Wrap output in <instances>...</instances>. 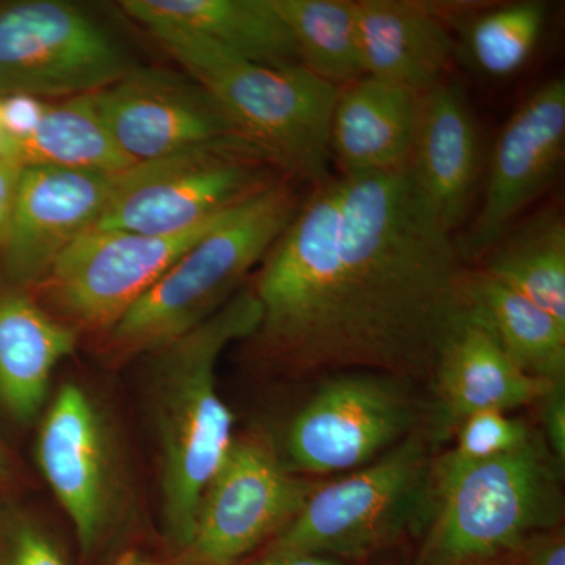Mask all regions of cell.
<instances>
[{"label":"cell","mask_w":565,"mask_h":565,"mask_svg":"<svg viewBox=\"0 0 565 565\" xmlns=\"http://www.w3.org/2000/svg\"><path fill=\"white\" fill-rule=\"evenodd\" d=\"M308 196L253 288L264 352L296 373L433 377L471 315V270L407 166Z\"/></svg>","instance_id":"1"},{"label":"cell","mask_w":565,"mask_h":565,"mask_svg":"<svg viewBox=\"0 0 565 565\" xmlns=\"http://www.w3.org/2000/svg\"><path fill=\"white\" fill-rule=\"evenodd\" d=\"M262 307L241 289L217 313L158 349L152 415L161 448V504L166 537L184 553L204 489L228 455L234 418L217 390L218 360L258 330Z\"/></svg>","instance_id":"2"},{"label":"cell","mask_w":565,"mask_h":565,"mask_svg":"<svg viewBox=\"0 0 565 565\" xmlns=\"http://www.w3.org/2000/svg\"><path fill=\"white\" fill-rule=\"evenodd\" d=\"M564 519L559 463L541 434L456 471L434 468L429 519L414 565H519L535 535Z\"/></svg>","instance_id":"3"},{"label":"cell","mask_w":565,"mask_h":565,"mask_svg":"<svg viewBox=\"0 0 565 565\" xmlns=\"http://www.w3.org/2000/svg\"><path fill=\"white\" fill-rule=\"evenodd\" d=\"M151 33L285 177L311 188L332 178L329 132L338 87L303 66L250 62L193 33Z\"/></svg>","instance_id":"4"},{"label":"cell","mask_w":565,"mask_h":565,"mask_svg":"<svg viewBox=\"0 0 565 565\" xmlns=\"http://www.w3.org/2000/svg\"><path fill=\"white\" fill-rule=\"evenodd\" d=\"M289 178L228 212L111 329L128 352H156L217 313L241 291L300 206Z\"/></svg>","instance_id":"5"},{"label":"cell","mask_w":565,"mask_h":565,"mask_svg":"<svg viewBox=\"0 0 565 565\" xmlns=\"http://www.w3.org/2000/svg\"><path fill=\"white\" fill-rule=\"evenodd\" d=\"M434 459L416 429L374 462L319 484L264 552L311 553L344 563L385 552L429 519Z\"/></svg>","instance_id":"6"},{"label":"cell","mask_w":565,"mask_h":565,"mask_svg":"<svg viewBox=\"0 0 565 565\" xmlns=\"http://www.w3.org/2000/svg\"><path fill=\"white\" fill-rule=\"evenodd\" d=\"M285 178L244 137H223L122 170L92 230L173 236L215 221Z\"/></svg>","instance_id":"7"},{"label":"cell","mask_w":565,"mask_h":565,"mask_svg":"<svg viewBox=\"0 0 565 565\" xmlns=\"http://www.w3.org/2000/svg\"><path fill=\"white\" fill-rule=\"evenodd\" d=\"M319 482L294 473L266 438H234L204 489L191 542V565H239L296 519Z\"/></svg>","instance_id":"8"},{"label":"cell","mask_w":565,"mask_h":565,"mask_svg":"<svg viewBox=\"0 0 565 565\" xmlns=\"http://www.w3.org/2000/svg\"><path fill=\"white\" fill-rule=\"evenodd\" d=\"M408 384L370 371L329 379L289 424L286 465L294 473L332 475L374 462L416 430Z\"/></svg>","instance_id":"9"},{"label":"cell","mask_w":565,"mask_h":565,"mask_svg":"<svg viewBox=\"0 0 565 565\" xmlns=\"http://www.w3.org/2000/svg\"><path fill=\"white\" fill-rule=\"evenodd\" d=\"M132 71L125 51L81 10L52 0L0 10V87L92 95Z\"/></svg>","instance_id":"10"},{"label":"cell","mask_w":565,"mask_h":565,"mask_svg":"<svg viewBox=\"0 0 565 565\" xmlns=\"http://www.w3.org/2000/svg\"><path fill=\"white\" fill-rule=\"evenodd\" d=\"M226 214L173 236L88 230L58 256L44 277L51 299L82 326L114 329Z\"/></svg>","instance_id":"11"},{"label":"cell","mask_w":565,"mask_h":565,"mask_svg":"<svg viewBox=\"0 0 565 565\" xmlns=\"http://www.w3.org/2000/svg\"><path fill=\"white\" fill-rule=\"evenodd\" d=\"M565 150V84L545 82L519 104L494 141L482 202L457 247L481 259L556 177Z\"/></svg>","instance_id":"12"},{"label":"cell","mask_w":565,"mask_h":565,"mask_svg":"<svg viewBox=\"0 0 565 565\" xmlns=\"http://www.w3.org/2000/svg\"><path fill=\"white\" fill-rule=\"evenodd\" d=\"M120 150L134 163L239 136L199 82L162 70H132L93 93Z\"/></svg>","instance_id":"13"},{"label":"cell","mask_w":565,"mask_h":565,"mask_svg":"<svg viewBox=\"0 0 565 565\" xmlns=\"http://www.w3.org/2000/svg\"><path fill=\"white\" fill-rule=\"evenodd\" d=\"M109 446L98 408L81 386L63 385L41 424L36 460L52 492L70 516L85 555L109 523Z\"/></svg>","instance_id":"14"},{"label":"cell","mask_w":565,"mask_h":565,"mask_svg":"<svg viewBox=\"0 0 565 565\" xmlns=\"http://www.w3.org/2000/svg\"><path fill=\"white\" fill-rule=\"evenodd\" d=\"M117 174L22 167L17 202L2 241L11 277L44 280L58 256L102 217Z\"/></svg>","instance_id":"15"},{"label":"cell","mask_w":565,"mask_h":565,"mask_svg":"<svg viewBox=\"0 0 565 565\" xmlns=\"http://www.w3.org/2000/svg\"><path fill=\"white\" fill-rule=\"evenodd\" d=\"M407 170L435 217L455 234L467 222L481 178V140L470 106L455 85L418 96Z\"/></svg>","instance_id":"16"},{"label":"cell","mask_w":565,"mask_h":565,"mask_svg":"<svg viewBox=\"0 0 565 565\" xmlns=\"http://www.w3.org/2000/svg\"><path fill=\"white\" fill-rule=\"evenodd\" d=\"M433 381L437 397L433 438H445L478 412L509 414L539 403L555 386L523 373L473 313L445 344Z\"/></svg>","instance_id":"17"},{"label":"cell","mask_w":565,"mask_h":565,"mask_svg":"<svg viewBox=\"0 0 565 565\" xmlns=\"http://www.w3.org/2000/svg\"><path fill=\"white\" fill-rule=\"evenodd\" d=\"M355 22L363 76L418 96L444 84L455 43L429 3L359 0Z\"/></svg>","instance_id":"18"},{"label":"cell","mask_w":565,"mask_h":565,"mask_svg":"<svg viewBox=\"0 0 565 565\" xmlns=\"http://www.w3.org/2000/svg\"><path fill=\"white\" fill-rule=\"evenodd\" d=\"M418 95L362 76L338 88L329 147L341 177L392 172L411 158Z\"/></svg>","instance_id":"19"},{"label":"cell","mask_w":565,"mask_h":565,"mask_svg":"<svg viewBox=\"0 0 565 565\" xmlns=\"http://www.w3.org/2000/svg\"><path fill=\"white\" fill-rule=\"evenodd\" d=\"M121 6L150 32H189L262 65H300L274 0H126Z\"/></svg>","instance_id":"20"},{"label":"cell","mask_w":565,"mask_h":565,"mask_svg":"<svg viewBox=\"0 0 565 565\" xmlns=\"http://www.w3.org/2000/svg\"><path fill=\"white\" fill-rule=\"evenodd\" d=\"M76 349V333L29 297L0 292V403L14 418L39 414L52 373Z\"/></svg>","instance_id":"21"},{"label":"cell","mask_w":565,"mask_h":565,"mask_svg":"<svg viewBox=\"0 0 565 565\" xmlns=\"http://www.w3.org/2000/svg\"><path fill=\"white\" fill-rule=\"evenodd\" d=\"M481 262L482 274L565 326V221L559 207L514 223Z\"/></svg>","instance_id":"22"},{"label":"cell","mask_w":565,"mask_h":565,"mask_svg":"<svg viewBox=\"0 0 565 565\" xmlns=\"http://www.w3.org/2000/svg\"><path fill=\"white\" fill-rule=\"evenodd\" d=\"M0 156L22 167L114 174L136 166L111 137L93 93L47 107L35 131L25 139L0 137Z\"/></svg>","instance_id":"23"},{"label":"cell","mask_w":565,"mask_h":565,"mask_svg":"<svg viewBox=\"0 0 565 565\" xmlns=\"http://www.w3.org/2000/svg\"><path fill=\"white\" fill-rule=\"evenodd\" d=\"M471 313L527 375L550 385L565 384V326L537 305L471 270Z\"/></svg>","instance_id":"24"},{"label":"cell","mask_w":565,"mask_h":565,"mask_svg":"<svg viewBox=\"0 0 565 565\" xmlns=\"http://www.w3.org/2000/svg\"><path fill=\"white\" fill-rule=\"evenodd\" d=\"M300 66L334 87L363 76L351 0H274Z\"/></svg>","instance_id":"25"},{"label":"cell","mask_w":565,"mask_h":565,"mask_svg":"<svg viewBox=\"0 0 565 565\" xmlns=\"http://www.w3.org/2000/svg\"><path fill=\"white\" fill-rule=\"evenodd\" d=\"M546 22L541 2L505 3L471 14L463 44L475 68L494 79L519 73L533 57Z\"/></svg>","instance_id":"26"},{"label":"cell","mask_w":565,"mask_h":565,"mask_svg":"<svg viewBox=\"0 0 565 565\" xmlns=\"http://www.w3.org/2000/svg\"><path fill=\"white\" fill-rule=\"evenodd\" d=\"M533 435L525 419L511 416L508 412H478L460 423L455 449L434 460V468L456 471L497 459L522 448Z\"/></svg>","instance_id":"27"},{"label":"cell","mask_w":565,"mask_h":565,"mask_svg":"<svg viewBox=\"0 0 565 565\" xmlns=\"http://www.w3.org/2000/svg\"><path fill=\"white\" fill-rule=\"evenodd\" d=\"M0 565H70L50 531L20 512H0Z\"/></svg>","instance_id":"28"},{"label":"cell","mask_w":565,"mask_h":565,"mask_svg":"<svg viewBox=\"0 0 565 565\" xmlns=\"http://www.w3.org/2000/svg\"><path fill=\"white\" fill-rule=\"evenodd\" d=\"M46 109V104L41 103L36 96L13 93L0 103L2 136L10 140L25 139L35 131Z\"/></svg>","instance_id":"29"},{"label":"cell","mask_w":565,"mask_h":565,"mask_svg":"<svg viewBox=\"0 0 565 565\" xmlns=\"http://www.w3.org/2000/svg\"><path fill=\"white\" fill-rule=\"evenodd\" d=\"M541 404V422L544 427L546 448L555 457L557 463H565V386H552L545 396L539 401Z\"/></svg>","instance_id":"30"},{"label":"cell","mask_w":565,"mask_h":565,"mask_svg":"<svg viewBox=\"0 0 565 565\" xmlns=\"http://www.w3.org/2000/svg\"><path fill=\"white\" fill-rule=\"evenodd\" d=\"M519 565H565V535L563 527L535 535L523 550Z\"/></svg>","instance_id":"31"},{"label":"cell","mask_w":565,"mask_h":565,"mask_svg":"<svg viewBox=\"0 0 565 565\" xmlns=\"http://www.w3.org/2000/svg\"><path fill=\"white\" fill-rule=\"evenodd\" d=\"M22 166L0 156V241L9 230L18 188H20Z\"/></svg>","instance_id":"32"},{"label":"cell","mask_w":565,"mask_h":565,"mask_svg":"<svg viewBox=\"0 0 565 565\" xmlns=\"http://www.w3.org/2000/svg\"><path fill=\"white\" fill-rule=\"evenodd\" d=\"M248 565H353L337 557L311 555V553L264 552Z\"/></svg>","instance_id":"33"},{"label":"cell","mask_w":565,"mask_h":565,"mask_svg":"<svg viewBox=\"0 0 565 565\" xmlns=\"http://www.w3.org/2000/svg\"><path fill=\"white\" fill-rule=\"evenodd\" d=\"M111 565H169L163 564L161 561L154 559V557L143 555L140 552H125L115 559ZM182 565H191L182 561Z\"/></svg>","instance_id":"34"},{"label":"cell","mask_w":565,"mask_h":565,"mask_svg":"<svg viewBox=\"0 0 565 565\" xmlns=\"http://www.w3.org/2000/svg\"><path fill=\"white\" fill-rule=\"evenodd\" d=\"M7 470H9V467H7L6 452H3L2 445H0V479L6 478Z\"/></svg>","instance_id":"35"},{"label":"cell","mask_w":565,"mask_h":565,"mask_svg":"<svg viewBox=\"0 0 565 565\" xmlns=\"http://www.w3.org/2000/svg\"><path fill=\"white\" fill-rule=\"evenodd\" d=\"M0 137H2V125H0Z\"/></svg>","instance_id":"36"},{"label":"cell","mask_w":565,"mask_h":565,"mask_svg":"<svg viewBox=\"0 0 565 565\" xmlns=\"http://www.w3.org/2000/svg\"><path fill=\"white\" fill-rule=\"evenodd\" d=\"M385 565H396V564H385Z\"/></svg>","instance_id":"37"}]
</instances>
